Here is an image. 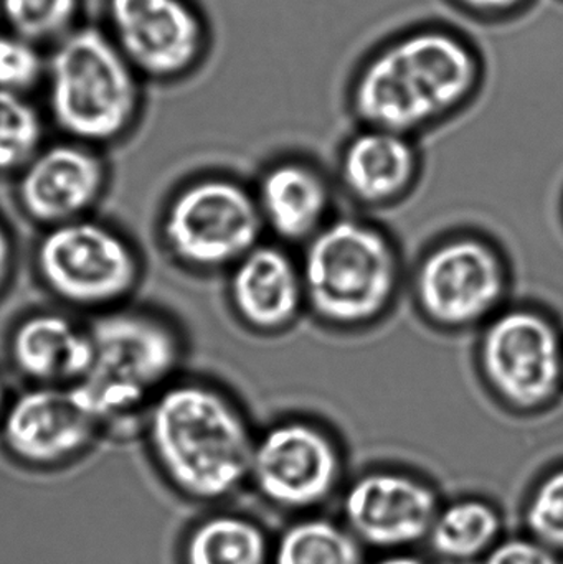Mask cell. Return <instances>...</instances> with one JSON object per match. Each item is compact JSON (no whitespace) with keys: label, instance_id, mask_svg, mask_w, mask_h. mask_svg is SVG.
<instances>
[{"label":"cell","instance_id":"cell-19","mask_svg":"<svg viewBox=\"0 0 563 564\" xmlns=\"http://www.w3.org/2000/svg\"><path fill=\"white\" fill-rule=\"evenodd\" d=\"M501 517L491 503L463 499L436 513L429 533L433 552L452 562H469L488 555L498 543Z\"/></svg>","mask_w":563,"mask_h":564},{"label":"cell","instance_id":"cell-31","mask_svg":"<svg viewBox=\"0 0 563 564\" xmlns=\"http://www.w3.org/2000/svg\"><path fill=\"white\" fill-rule=\"evenodd\" d=\"M562 2H563V0H562Z\"/></svg>","mask_w":563,"mask_h":564},{"label":"cell","instance_id":"cell-8","mask_svg":"<svg viewBox=\"0 0 563 564\" xmlns=\"http://www.w3.org/2000/svg\"><path fill=\"white\" fill-rule=\"evenodd\" d=\"M475 367L486 393L506 413H544L563 391L561 328L541 307L511 302L478 332Z\"/></svg>","mask_w":563,"mask_h":564},{"label":"cell","instance_id":"cell-14","mask_svg":"<svg viewBox=\"0 0 563 564\" xmlns=\"http://www.w3.org/2000/svg\"><path fill=\"white\" fill-rule=\"evenodd\" d=\"M15 178L17 205L46 230L91 217L108 188L109 169L99 149L65 139L43 145Z\"/></svg>","mask_w":563,"mask_h":564},{"label":"cell","instance_id":"cell-3","mask_svg":"<svg viewBox=\"0 0 563 564\" xmlns=\"http://www.w3.org/2000/svg\"><path fill=\"white\" fill-rule=\"evenodd\" d=\"M297 257L307 315L336 334H362L386 322L409 278L393 235L359 215H336Z\"/></svg>","mask_w":563,"mask_h":564},{"label":"cell","instance_id":"cell-27","mask_svg":"<svg viewBox=\"0 0 563 564\" xmlns=\"http://www.w3.org/2000/svg\"><path fill=\"white\" fill-rule=\"evenodd\" d=\"M483 564H559V560L554 550L529 536L496 543Z\"/></svg>","mask_w":563,"mask_h":564},{"label":"cell","instance_id":"cell-15","mask_svg":"<svg viewBox=\"0 0 563 564\" xmlns=\"http://www.w3.org/2000/svg\"><path fill=\"white\" fill-rule=\"evenodd\" d=\"M423 175L419 139L356 126L337 152L334 182L354 207L390 210L410 198Z\"/></svg>","mask_w":563,"mask_h":564},{"label":"cell","instance_id":"cell-25","mask_svg":"<svg viewBox=\"0 0 563 564\" xmlns=\"http://www.w3.org/2000/svg\"><path fill=\"white\" fill-rule=\"evenodd\" d=\"M45 73L40 46L9 30L0 32V91L26 95L45 79Z\"/></svg>","mask_w":563,"mask_h":564},{"label":"cell","instance_id":"cell-11","mask_svg":"<svg viewBox=\"0 0 563 564\" xmlns=\"http://www.w3.org/2000/svg\"><path fill=\"white\" fill-rule=\"evenodd\" d=\"M105 15V32L141 78H184L210 46L207 20L192 0H106Z\"/></svg>","mask_w":563,"mask_h":564},{"label":"cell","instance_id":"cell-18","mask_svg":"<svg viewBox=\"0 0 563 564\" xmlns=\"http://www.w3.org/2000/svg\"><path fill=\"white\" fill-rule=\"evenodd\" d=\"M7 355L33 387H76L91 365V334L69 312L39 308L13 324Z\"/></svg>","mask_w":563,"mask_h":564},{"label":"cell","instance_id":"cell-9","mask_svg":"<svg viewBox=\"0 0 563 564\" xmlns=\"http://www.w3.org/2000/svg\"><path fill=\"white\" fill-rule=\"evenodd\" d=\"M33 267L52 297L93 315L128 305L142 280L141 254L134 243L93 215L43 230Z\"/></svg>","mask_w":563,"mask_h":564},{"label":"cell","instance_id":"cell-1","mask_svg":"<svg viewBox=\"0 0 563 564\" xmlns=\"http://www.w3.org/2000/svg\"><path fill=\"white\" fill-rule=\"evenodd\" d=\"M478 43L446 22L413 23L377 43L347 82L356 126L420 139L468 111L486 83Z\"/></svg>","mask_w":563,"mask_h":564},{"label":"cell","instance_id":"cell-12","mask_svg":"<svg viewBox=\"0 0 563 564\" xmlns=\"http://www.w3.org/2000/svg\"><path fill=\"white\" fill-rule=\"evenodd\" d=\"M105 434L75 387H33L10 397L0 441L30 467H56L85 454Z\"/></svg>","mask_w":563,"mask_h":564},{"label":"cell","instance_id":"cell-26","mask_svg":"<svg viewBox=\"0 0 563 564\" xmlns=\"http://www.w3.org/2000/svg\"><path fill=\"white\" fill-rule=\"evenodd\" d=\"M459 15L473 22L506 23L526 15L538 0H445Z\"/></svg>","mask_w":563,"mask_h":564},{"label":"cell","instance_id":"cell-23","mask_svg":"<svg viewBox=\"0 0 563 564\" xmlns=\"http://www.w3.org/2000/svg\"><path fill=\"white\" fill-rule=\"evenodd\" d=\"M82 0H0L9 32L36 46L56 45L78 29Z\"/></svg>","mask_w":563,"mask_h":564},{"label":"cell","instance_id":"cell-20","mask_svg":"<svg viewBox=\"0 0 563 564\" xmlns=\"http://www.w3.org/2000/svg\"><path fill=\"white\" fill-rule=\"evenodd\" d=\"M270 545L263 530L238 516L202 520L185 540V564H268Z\"/></svg>","mask_w":563,"mask_h":564},{"label":"cell","instance_id":"cell-22","mask_svg":"<svg viewBox=\"0 0 563 564\" xmlns=\"http://www.w3.org/2000/svg\"><path fill=\"white\" fill-rule=\"evenodd\" d=\"M45 138L42 112L19 93L0 91V174H19Z\"/></svg>","mask_w":563,"mask_h":564},{"label":"cell","instance_id":"cell-29","mask_svg":"<svg viewBox=\"0 0 563 564\" xmlns=\"http://www.w3.org/2000/svg\"><path fill=\"white\" fill-rule=\"evenodd\" d=\"M376 564H429L423 560L416 558V556L405 555V553H399V555H390L387 558L380 560Z\"/></svg>","mask_w":563,"mask_h":564},{"label":"cell","instance_id":"cell-17","mask_svg":"<svg viewBox=\"0 0 563 564\" xmlns=\"http://www.w3.org/2000/svg\"><path fill=\"white\" fill-rule=\"evenodd\" d=\"M227 302L241 327L258 337H280L307 315L300 257L264 240L227 273Z\"/></svg>","mask_w":563,"mask_h":564},{"label":"cell","instance_id":"cell-16","mask_svg":"<svg viewBox=\"0 0 563 564\" xmlns=\"http://www.w3.org/2000/svg\"><path fill=\"white\" fill-rule=\"evenodd\" d=\"M251 187L268 240L284 247L303 248L336 217V182L306 155H277Z\"/></svg>","mask_w":563,"mask_h":564},{"label":"cell","instance_id":"cell-10","mask_svg":"<svg viewBox=\"0 0 563 564\" xmlns=\"http://www.w3.org/2000/svg\"><path fill=\"white\" fill-rule=\"evenodd\" d=\"M344 459L343 444L327 424L288 414L257 431L248 482L274 507L313 509L336 492Z\"/></svg>","mask_w":563,"mask_h":564},{"label":"cell","instance_id":"cell-30","mask_svg":"<svg viewBox=\"0 0 563 564\" xmlns=\"http://www.w3.org/2000/svg\"><path fill=\"white\" fill-rule=\"evenodd\" d=\"M9 391H7L6 378H3L2 371H0V420H2L3 413H6L7 404H9Z\"/></svg>","mask_w":563,"mask_h":564},{"label":"cell","instance_id":"cell-5","mask_svg":"<svg viewBox=\"0 0 563 564\" xmlns=\"http://www.w3.org/2000/svg\"><path fill=\"white\" fill-rule=\"evenodd\" d=\"M141 76L105 29L78 26L46 59V108L68 141L89 148L116 144L138 122Z\"/></svg>","mask_w":563,"mask_h":564},{"label":"cell","instance_id":"cell-4","mask_svg":"<svg viewBox=\"0 0 563 564\" xmlns=\"http://www.w3.org/2000/svg\"><path fill=\"white\" fill-rule=\"evenodd\" d=\"M93 355L76 391L102 431L141 424L149 404L177 380L187 345L167 315L144 307H122L88 322Z\"/></svg>","mask_w":563,"mask_h":564},{"label":"cell","instance_id":"cell-21","mask_svg":"<svg viewBox=\"0 0 563 564\" xmlns=\"http://www.w3.org/2000/svg\"><path fill=\"white\" fill-rule=\"evenodd\" d=\"M360 542L337 523L307 519L284 530L273 564H362Z\"/></svg>","mask_w":563,"mask_h":564},{"label":"cell","instance_id":"cell-24","mask_svg":"<svg viewBox=\"0 0 563 564\" xmlns=\"http://www.w3.org/2000/svg\"><path fill=\"white\" fill-rule=\"evenodd\" d=\"M526 525L532 539L563 550V466L545 474L529 497Z\"/></svg>","mask_w":563,"mask_h":564},{"label":"cell","instance_id":"cell-28","mask_svg":"<svg viewBox=\"0 0 563 564\" xmlns=\"http://www.w3.org/2000/svg\"><path fill=\"white\" fill-rule=\"evenodd\" d=\"M15 243L6 221L0 218V295L12 281L15 271Z\"/></svg>","mask_w":563,"mask_h":564},{"label":"cell","instance_id":"cell-2","mask_svg":"<svg viewBox=\"0 0 563 564\" xmlns=\"http://www.w3.org/2000/svg\"><path fill=\"white\" fill-rule=\"evenodd\" d=\"M141 426L165 479L191 499L217 502L250 480L257 430L220 384L177 378L152 400Z\"/></svg>","mask_w":563,"mask_h":564},{"label":"cell","instance_id":"cell-13","mask_svg":"<svg viewBox=\"0 0 563 564\" xmlns=\"http://www.w3.org/2000/svg\"><path fill=\"white\" fill-rule=\"evenodd\" d=\"M347 529L360 543L380 550H403L429 539L442 509L430 482L407 470H367L346 489Z\"/></svg>","mask_w":563,"mask_h":564},{"label":"cell","instance_id":"cell-7","mask_svg":"<svg viewBox=\"0 0 563 564\" xmlns=\"http://www.w3.org/2000/svg\"><path fill=\"white\" fill-rule=\"evenodd\" d=\"M159 237L178 267L197 274H227L267 240L253 187L224 172L197 175L172 192Z\"/></svg>","mask_w":563,"mask_h":564},{"label":"cell","instance_id":"cell-6","mask_svg":"<svg viewBox=\"0 0 563 564\" xmlns=\"http://www.w3.org/2000/svg\"><path fill=\"white\" fill-rule=\"evenodd\" d=\"M511 260L478 230L442 235L416 258L407 288L416 315L440 334L479 332L511 304Z\"/></svg>","mask_w":563,"mask_h":564}]
</instances>
